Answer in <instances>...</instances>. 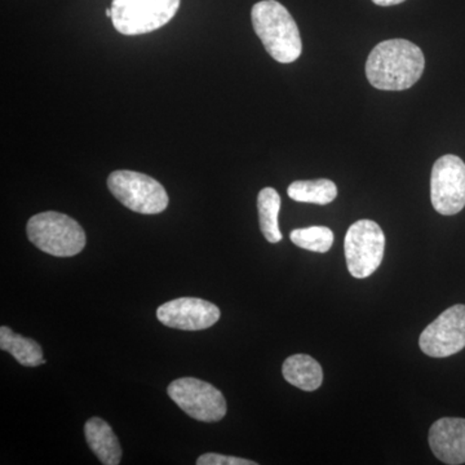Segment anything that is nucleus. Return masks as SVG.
I'll return each instance as SVG.
<instances>
[{"label":"nucleus","mask_w":465,"mask_h":465,"mask_svg":"<svg viewBox=\"0 0 465 465\" xmlns=\"http://www.w3.org/2000/svg\"><path fill=\"white\" fill-rule=\"evenodd\" d=\"M291 200L302 203L324 204L331 203L338 197V188L331 180H307V182H295L287 189Z\"/></svg>","instance_id":"16"},{"label":"nucleus","mask_w":465,"mask_h":465,"mask_svg":"<svg viewBox=\"0 0 465 465\" xmlns=\"http://www.w3.org/2000/svg\"><path fill=\"white\" fill-rule=\"evenodd\" d=\"M282 372L286 381L302 391H313L322 385V367L308 354H293L287 358Z\"/></svg>","instance_id":"13"},{"label":"nucleus","mask_w":465,"mask_h":465,"mask_svg":"<svg viewBox=\"0 0 465 465\" xmlns=\"http://www.w3.org/2000/svg\"><path fill=\"white\" fill-rule=\"evenodd\" d=\"M220 309L207 300L180 298L164 302L158 308L159 322L171 329L200 331L213 326L220 320Z\"/></svg>","instance_id":"10"},{"label":"nucleus","mask_w":465,"mask_h":465,"mask_svg":"<svg viewBox=\"0 0 465 465\" xmlns=\"http://www.w3.org/2000/svg\"><path fill=\"white\" fill-rule=\"evenodd\" d=\"M419 345L427 356L446 358L465 348V305L446 309L430 326L425 327Z\"/></svg>","instance_id":"9"},{"label":"nucleus","mask_w":465,"mask_h":465,"mask_svg":"<svg viewBox=\"0 0 465 465\" xmlns=\"http://www.w3.org/2000/svg\"><path fill=\"white\" fill-rule=\"evenodd\" d=\"M281 210V197L273 188H264L258 195L260 229L265 240L271 243L282 241V232L278 226V213Z\"/></svg>","instance_id":"15"},{"label":"nucleus","mask_w":465,"mask_h":465,"mask_svg":"<svg viewBox=\"0 0 465 465\" xmlns=\"http://www.w3.org/2000/svg\"><path fill=\"white\" fill-rule=\"evenodd\" d=\"M27 237L43 252L57 258H72L84 251L85 232L78 222L64 213H38L26 225Z\"/></svg>","instance_id":"3"},{"label":"nucleus","mask_w":465,"mask_h":465,"mask_svg":"<svg viewBox=\"0 0 465 465\" xmlns=\"http://www.w3.org/2000/svg\"><path fill=\"white\" fill-rule=\"evenodd\" d=\"M434 457L449 465L465 463V419H439L430 430Z\"/></svg>","instance_id":"11"},{"label":"nucleus","mask_w":465,"mask_h":465,"mask_svg":"<svg viewBox=\"0 0 465 465\" xmlns=\"http://www.w3.org/2000/svg\"><path fill=\"white\" fill-rule=\"evenodd\" d=\"M198 465H258L256 461L249 459L226 457L219 454H204L198 458Z\"/></svg>","instance_id":"18"},{"label":"nucleus","mask_w":465,"mask_h":465,"mask_svg":"<svg viewBox=\"0 0 465 465\" xmlns=\"http://www.w3.org/2000/svg\"><path fill=\"white\" fill-rule=\"evenodd\" d=\"M423 51L406 39H390L379 43L369 54L366 76L370 84L381 91L409 90L423 74Z\"/></svg>","instance_id":"1"},{"label":"nucleus","mask_w":465,"mask_h":465,"mask_svg":"<svg viewBox=\"0 0 465 465\" xmlns=\"http://www.w3.org/2000/svg\"><path fill=\"white\" fill-rule=\"evenodd\" d=\"M84 436L94 454L104 465L121 463L122 449L112 427L101 418H91L84 425Z\"/></svg>","instance_id":"12"},{"label":"nucleus","mask_w":465,"mask_h":465,"mask_svg":"<svg viewBox=\"0 0 465 465\" xmlns=\"http://www.w3.org/2000/svg\"><path fill=\"white\" fill-rule=\"evenodd\" d=\"M291 241L312 252H327L332 247L333 232L327 226H309L291 232Z\"/></svg>","instance_id":"17"},{"label":"nucleus","mask_w":465,"mask_h":465,"mask_svg":"<svg viewBox=\"0 0 465 465\" xmlns=\"http://www.w3.org/2000/svg\"><path fill=\"white\" fill-rule=\"evenodd\" d=\"M430 200L440 215H457L465 207V163L457 155L437 159L430 177Z\"/></svg>","instance_id":"8"},{"label":"nucleus","mask_w":465,"mask_h":465,"mask_svg":"<svg viewBox=\"0 0 465 465\" xmlns=\"http://www.w3.org/2000/svg\"><path fill=\"white\" fill-rule=\"evenodd\" d=\"M376 5L381 7H391V5H401V3L406 2V0H372Z\"/></svg>","instance_id":"19"},{"label":"nucleus","mask_w":465,"mask_h":465,"mask_svg":"<svg viewBox=\"0 0 465 465\" xmlns=\"http://www.w3.org/2000/svg\"><path fill=\"white\" fill-rule=\"evenodd\" d=\"M108 188L128 210L143 215H157L168 207L164 186L148 174L119 170L110 173Z\"/></svg>","instance_id":"5"},{"label":"nucleus","mask_w":465,"mask_h":465,"mask_svg":"<svg viewBox=\"0 0 465 465\" xmlns=\"http://www.w3.org/2000/svg\"><path fill=\"white\" fill-rule=\"evenodd\" d=\"M0 349L8 351L23 366L38 367L45 363L38 342L15 333L7 326L0 327Z\"/></svg>","instance_id":"14"},{"label":"nucleus","mask_w":465,"mask_h":465,"mask_svg":"<svg viewBox=\"0 0 465 465\" xmlns=\"http://www.w3.org/2000/svg\"><path fill=\"white\" fill-rule=\"evenodd\" d=\"M253 30L266 52L281 64L298 60L302 52L296 21L277 0H262L251 11Z\"/></svg>","instance_id":"2"},{"label":"nucleus","mask_w":465,"mask_h":465,"mask_svg":"<svg viewBox=\"0 0 465 465\" xmlns=\"http://www.w3.org/2000/svg\"><path fill=\"white\" fill-rule=\"evenodd\" d=\"M344 249L349 273L360 280L370 277L384 258V232L372 220H358L348 229Z\"/></svg>","instance_id":"6"},{"label":"nucleus","mask_w":465,"mask_h":465,"mask_svg":"<svg viewBox=\"0 0 465 465\" xmlns=\"http://www.w3.org/2000/svg\"><path fill=\"white\" fill-rule=\"evenodd\" d=\"M168 396L185 414L198 421L213 423L226 415V401L222 391L200 379H177L168 387Z\"/></svg>","instance_id":"7"},{"label":"nucleus","mask_w":465,"mask_h":465,"mask_svg":"<svg viewBox=\"0 0 465 465\" xmlns=\"http://www.w3.org/2000/svg\"><path fill=\"white\" fill-rule=\"evenodd\" d=\"M182 0H113L112 23L124 35H143L155 32L179 11Z\"/></svg>","instance_id":"4"}]
</instances>
